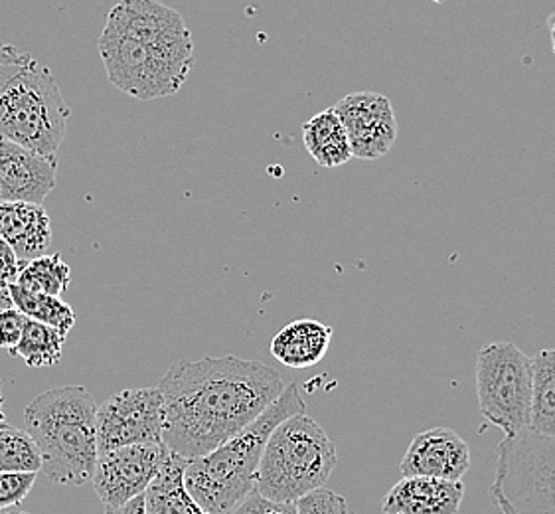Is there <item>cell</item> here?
<instances>
[{"label":"cell","instance_id":"cell-1","mask_svg":"<svg viewBox=\"0 0 555 514\" xmlns=\"http://www.w3.org/2000/svg\"><path fill=\"white\" fill-rule=\"evenodd\" d=\"M156 388L163 394V446L190 461L256 422L285 382L266 362L228 355L177 360Z\"/></svg>","mask_w":555,"mask_h":514},{"label":"cell","instance_id":"cell-2","mask_svg":"<svg viewBox=\"0 0 555 514\" xmlns=\"http://www.w3.org/2000/svg\"><path fill=\"white\" fill-rule=\"evenodd\" d=\"M299 414H305V400L299 384L293 382L237 436L208 455L186 461L184 485L202 511L230 514L247 494L256 491L257 470L267 439L279 424Z\"/></svg>","mask_w":555,"mask_h":514},{"label":"cell","instance_id":"cell-3","mask_svg":"<svg viewBox=\"0 0 555 514\" xmlns=\"http://www.w3.org/2000/svg\"><path fill=\"white\" fill-rule=\"evenodd\" d=\"M98 403L83 386H62L36 396L24 410V424L42 455V471L56 485L91 481L100 459Z\"/></svg>","mask_w":555,"mask_h":514},{"label":"cell","instance_id":"cell-4","mask_svg":"<svg viewBox=\"0 0 555 514\" xmlns=\"http://www.w3.org/2000/svg\"><path fill=\"white\" fill-rule=\"evenodd\" d=\"M72 110L50 67L33 56L0 66V139L33 151L57 167Z\"/></svg>","mask_w":555,"mask_h":514},{"label":"cell","instance_id":"cell-5","mask_svg":"<svg viewBox=\"0 0 555 514\" xmlns=\"http://www.w3.org/2000/svg\"><path fill=\"white\" fill-rule=\"evenodd\" d=\"M336 446L311 415H293L267 439L256 491L278 503H297L324 489L336 467Z\"/></svg>","mask_w":555,"mask_h":514},{"label":"cell","instance_id":"cell-6","mask_svg":"<svg viewBox=\"0 0 555 514\" xmlns=\"http://www.w3.org/2000/svg\"><path fill=\"white\" fill-rule=\"evenodd\" d=\"M98 48L113 86L139 101L175 95L194 66V42L153 44L101 33Z\"/></svg>","mask_w":555,"mask_h":514},{"label":"cell","instance_id":"cell-7","mask_svg":"<svg viewBox=\"0 0 555 514\" xmlns=\"http://www.w3.org/2000/svg\"><path fill=\"white\" fill-rule=\"evenodd\" d=\"M490 497L502 514H555V437H504Z\"/></svg>","mask_w":555,"mask_h":514},{"label":"cell","instance_id":"cell-8","mask_svg":"<svg viewBox=\"0 0 555 514\" xmlns=\"http://www.w3.org/2000/svg\"><path fill=\"white\" fill-rule=\"evenodd\" d=\"M478 410L504 437H516L530 427L532 358L514 343H490L480 348L475 367Z\"/></svg>","mask_w":555,"mask_h":514},{"label":"cell","instance_id":"cell-9","mask_svg":"<svg viewBox=\"0 0 555 514\" xmlns=\"http://www.w3.org/2000/svg\"><path fill=\"white\" fill-rule=\"evenodd\" d=\"M95 425L100 455L127 446L163 444V394L156 386L117 391L98 406Z\"/></svg>","mask_w":555,"mask_h":514},{"label":"cell","instance_id":"cell-10","mask_svg":"<svg viewBox=\"0 0 555 514\" xmlns=\"http://www.w3.org/2000/svg\"><path fill=\"white\" fill-rule=\"evenodd\" d=\"M163 444L127 446L101 453L91 477L105 509H121L137 497H143L167 459Z\"/></svg>","mask_w":555,"mask_h":514},{"label":"cell","instance_id":"cell-11","mask_svg":"<svg viewBox=\"0 0 555 514\" xmlns=\"http://www.w3.org/2000/svg\"><path fill=\"white\" fill-rule=\"evenodd\" d=\"M345 125L352 158L386 157L398 139V121L391 101L376 91H356L333 107Z\"/></svg>","mask_w":555,"mask_h":514},{"label":"cell","instance_id":"cell-12","mask_svg":"<svg viewBox=\"0 0 555 514\" xmlns=\"http://www.w3.org/2000/svg\"><path fill=\"white\" fill-rule=\"evenodd\" d=\"M103 33L153 44H192V34L180 12L160 0H121L113 7Z\"/></svg>","mask_w":555,"mask_h":514},{"label":"cell","instance_id":"cell-13","mask_svg":"<svg viewBox=\"0 0 555 514\" xmlns=\"http://www.w3.org/2000/svg\"><path fill=\"white\" fill-rule=\"evenodd\" d=\"M470 470V448L449 427H434L411 439L401 459V477H429L441 481H463Z\"/></svg>","mask_w":555,"mask_h":514},{"label":"cell","instance_id":"cell-14","mask_svg":"<svg viewBox=\"0 0 555 514\" xmlns=\"http://www.w3.org/2000/svg\"><path fill=\"white\" fill-rule=\"evenodd\" d=\"M56 165L0 139V202L42 204L56 189Z\"/></svg>","mask_w":555,"mask_h":514},{"label":"cell","instance_id":"cell-15","mask_svg":"<svg viewBox=\"0 0 555 514\" xmlns=\"http://www.w3.org/2000/svg\"><path fill=\"white\" fill-rule=\"evenodd\" d=\"M465 499L461 481L403 477L382 501L384 514H459Z\"/></svg>","mask_w":555,"mask_h":514},{"label":"cell","instance_id":"cell-16","mask_svg":"<svg viewBox=\"0 0 555 514\" xmlns=\"http://www.w3.org/2000/svg\"><path fill=\"white\" fill-rule=\"evenodd\" d=\"M0 237L14 249L21 266L48 254L52 222L42 204L0 202Z\"/></svg>","mask_w":555,"mask_h":514},{"label":"cell","instance_id":"cell-17","mask_svg":"<svg viewBox=\"0 0 555 514\" xmlns=\"http://www.w3.org/2000/svg\"><path fill=\"white\" fill-rule=\"evenodd\" d=\"M334 331L314 319L285 324L271 340V355L287 369H311L326 357Z\"/></svg>","mask_w":555,"mask_h":514},{"label":"cell","instance_id":"cell-18","mask_svg":"<svg viewBox=\"0 0 555 514\" xmlns=\"http://www.w3.org/2000/svg\"><path fill=\"white\" fill-rule=\"evenodd\" d=\"M184 470L186 459L168 451L158 475L143 494L145 514H208L186 491Z\"/></svg>","mask_w":555,"mask_h":514},{"label":"cell","instance_id":"cell-19","mask_svg":"<svg viewBox=\"0 0 555 514\" xmlns=\"http://www.w3.org/2000/svg\"><path fill=\"white\" fill-rule=\"evenodd\" d=\"M302 141L317 165L336 168L346 165L352 158L348 134L338 115L331 110L317 113L302 125Z\"/></svg>","mask_w":555,"mask_h":514},{"label":"cell","instance_id":"cell-20","mask_svg":"<svg viewBox=\"0 0 555 514\" xmlns=\"http://www.w3.org/2000/svg\"><path fill=\"white\" fill-rule=\"evenodd\" d=\"M540 437H555V348L532 357L530 427Z\"/></svg>","mask_w":555,"mask_h":514},{"label":"cell","instance_id":"cell-21","mask_svg":"<svg viewBox=\"0 0 555 514\" xmlns=\"http://www.w3.org/2000/svg\"><path fill=\"white\" fill-rule=\"evenodd\" d=\"M66 335H62L54 326L26 319L23 336L16 348H12L11 357L21 358L30 369H48L56 367L62 360Z\"/></svg>","mask_w":555,"mask_h":514},{"label":"cell","instance_id":"cell-22","mask_svg":"<svg viewBox=\"0 0 555 514\" xmlns=\"http://www.w3.org/2000/svg\"><path fill=\"white\" fill-rule=\"evenodd\" d=\"M9 291H11L12 305L26 319L54 326L62 335L66 336L74 329L76 313L67 303L62 301V297L34 293V291L24 290L16 283H9Z\"/></svg>","mask_w":555,"mask_h":514},{"label":"cell","instance_id":"cell-23","mask_svg":"<svg viewBox=\"0 0 555 514\" xmlns=\"http://www.w3.org/2000/svg\"><path fill=\"white\" fill-rule=\"evenodd\" d=\"M72 281V269L66 261L62 259L60 254L52 256L36 257L33 261H28L18 278L16 285H21L24 290L34 291V293H46V295H54L62 297V293H66Z\"/></svg>","mask_w":555,"mask_h":514},{"label":"cell","instance_id":"cell-24","mask_svg":"<svg viewBox=\"0 0 555 514\" xmlns=\"http://www.w3.org/2000/svg\"><path fill=\"white\" fill-rule=\"evenodd\" d=\"M0 471L7 473H40L42 455L30 434L14 425L0 427Z\"/></svg>","mask_w":555,"mask_h":514},{"label":"cell","instance_id":"cell-25","mask_svg":"<svg viewBox=\"0 0 555 514\" xmlns=\"http://www.w3.org/2000/svg\"><path fill=\"white\" fill-rule=\"evenodd\" d=\"M38 473H7L0 471V513L23 503L33 491Z\"/></svg>","mask_w":555,"mask_h":514},{"label":"cell","instance_id":"cell-26","mask_svg":"<svg viewBox=\"0 0 555 514\" xmlns=\"http://www.w3.org/2000/svg\"><path fill=\"white\" fill-rule=\"evenodd\" d=\"M299 514H350L345 497L328 489H319L297 501Z\"/></svg>","mask_w":555,"mask_h":514},{"label":"cell","instance_id":"cell-27","mask_svg":"<svg viewBox=\"0 0 555 514\" xmlns=\"http://www.w3.org/2000/svg\"><path fill=\"white\" fill-rule=\"evenodd\" d=\"M230 514H299L297 503H278L254 491Z\"/></svg>","mask_w":555,"mask_h":514},{"label":"cell","instance_id":"cell-28","mask_svg":"<svg viewBox=\"0 0 555 514\" xmlns=\"http://www.w3.org/2000/svg\"><path fill=\"white\" fill-rule=\"evenodd\" d=\"M24 323L26 317L16 307L0 311V348H7L9 352L16 348L23 336Z\"/></svg>","mask_w":555,"mask_h":514},{"label":"cell","instance_id":"cell-29","mask_svg":"<svg viewBox=\"0 0 555 514\" xmlns=\"http://www.w3.org/2000/svg\"><path fill=\"white\" fill-rule=\"evenodd\" d=\"M21 269H23V266L14 254V249L0 237V280L14 283L18 273H21Z\"/></svg>","mask_w":555,"mask_h":514},{"label":"cell","instance_id":"cell-30","mask_svg":"<svg viewBox=\"0 0 555 514\" xmlns=\"http://www.w3.org/2000/svg\"><path fill=\"white\" fill-rule=\"evenodd\" d=\"M28 56H30V54H24L18 48L0 42V66H2V64H18V62H24Z\"/></svg>","mask_w":555,"mask_h":514},{"label":"cell","instance_id":"cell-31","mask_svg":"<svg viewBox=\"0 0 555 514\" xmlns=\"http://www.w3.org/2000/svg\"><path fill=\"white\" fill-rule=\"evenodd\" d=\"M103 514H145L143 497H137L131 503L125 504L121 509H105Z\"/></svg>","mask_w":555,"mask_h":514},{"label":"cell","instance_id":"cell-32","mask_svg":"<svg viewBox=\"0 0 555 514\" xmlns=\"http://www.w3.org/2000/svg\"><path fill=\"white\" fill-rule=\"evenodd\" d=\"M14 307L11 299V291H9V281L0 280V311L2 309H11Z\"/></svg>","mask_w":555,"mask_h":514},{"label":"cell","instance_id":"cell-33","mask_svg":"<svg viewBox=\"0 0 555 514\" xmlns=\"http://www.w3.org/2000/svg\"><path fill=\"white\" fill-rule=\"evenodd\" d=\"M547 24H550V34H552V50H554L555 54V14H552V16H550V21H547Z\"/></svg>","mask_w":555,"mask_h":514},{"label":"cell","instance_id":"cell-34","mask_svg":"<svg viewBox=\"0 0 555 514\" xmlns=\"http://www.w3.org/2000/svg\"><path fill=\"white\" fill-rule=\"evenodd\" d=\"M2 408H4V396H2V386H0V415H4Z\"/></svg>","mask_w":555,"mask_h":514},{"label":"cell","instance_id":"cell-35","mask_svg":"<svg viewBox=\"0 0 555 514\" xmlns=\"http://www.w3.org/2000/svg\"><path fill=\"white\" fill-rule=\"evenodd\" d=\"M2 514H28V513H23V511H14V513H12V511H9V513H2Z\"/></svg>","mask_w":555,"mask_h":514},{"label":"cell","instance_id":"cell-36","mask_svg":"<svg viewBox=\"0 0 555 514\" xmlns=\"http://www.w3.org/2000/svg\"><path fill=\"white\" fill-rule=\"evenodd\" d=\"M4 424H7V422H4V415H0V427Z\"/></svg>","mask_w":555,"mask_h":514}]
</instances>
